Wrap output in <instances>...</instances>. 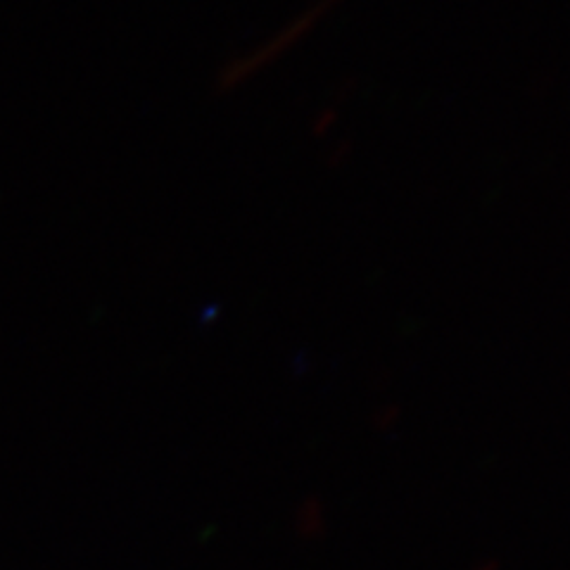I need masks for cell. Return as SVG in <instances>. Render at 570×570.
Returning <instances> with one entry per match:
<instances>
[{
	"mask_svg": "<svg viewBox=\"0 0 570 570\" xmlns=\"http://www.w3.org/2000/svg\"><path fill=\"white\" fill-rule=\"evenodd\" d=\"M341 3V0H318L307 12H302L299 17H295L293 22L285 24L281 31H276L272 39H266V43H262L259 48H255L253 52H247L245 58H238L230 62L224 71H222V86L224 88H234L238 83H243L245 79L255 77L259 69L269 67L272 62H276L281 56H285L291 48H295L305 36L324 20V17L333 10V6Z\"/></svg>",
	"mask_w": 570,
	"mask_h": 570,
	"instance_id": "cell-1",
	"label": "cell"
}]
</instances>
